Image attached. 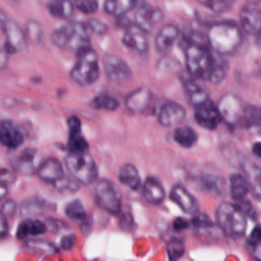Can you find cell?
<instances>
[{"mask_svg": "<svg viewBox=\"0 0 261 261\" xmlns=\"http://www.w3.org/2000/svg\"><path fill=\"white\" fill-rule=\"evenodd\" d=\"M208 46L218 55L234 52L242 43L241 29L231 22H218L209 28L207 34Z\"/></svg>", "mask_w": 261, "mask_h": 261, "instance_id": "1", "label": "cell"}, {"mask_svg": "<svg viewBox=\"0 0 261 261\" xmlns=\"http://www.w3.org/2000/svg\"><path fill=\"white\" fill-rule=\"evenodd\" d=\"M90 35L91 33L85 22L70 21L54 30L51 40L60 49L79 52L90 47Z\"/></svg>", "mask_w": 261, "mask_h": 261, "instance_id": "2", "label": "cell"}, {"mask_svg": "<svg viewBox=\"0 0 261 261\" xmlns=\"http://www.w3.org/2000/svg\"><path fill=\"white\" fill-rule=\"evenodd\" d=\"M100 75L98 55L94 49L87 47L76 52V59L70 71L71 80L83 87L96 83Z\"/></svg>", "mask_w": 261, "mask_h": 261, "instance_id": "3", "label": "cell"}, {"mask_svg": "<svg viewBox=\"0 0 261 261\" xmlns=\"http://www.w3.org/2000/svg\"><path fill=\"white\" fill-rule=\"evenodd\" d=\"M215 217L218 227L226 236L238 238L245 233L247 217L234 203H221L215 211Z\"/></svg>", "mask_w": 261, "mask_h": 261, "instance_id": "4", "label": "cell"}, {"mask_svg": "<svg viewBox=\"0 0 261 261\" xmlns=\"http://www.w3.org/2000/svg\"><path fill=\"white\" fill-rule=\"evenodd\" d=\"M64 163L73 178L83 185L92 184L97 178V166L88 151L68 152L64 157Z\"/></svg>", "mask_w": 261, "mask_h": 261, "instance_id": "5", "label": "cell"}, {"mask_svg": "<svg viewBox=\"0 0 261 261\" xmlns=\"http://www.w3.org/2000/svg\"><path fill=\"white\" fill-rule=\"evenodd\" d=\"M185 56L187 69L192 76L209 80L213 64V54L210 53L206 46L188 44L185 49Z\"/></svg>", "mask_w": 261, "mask_h": 261, "instance_id": "6", "label": "cell"}, {"mask_svg": "<svg viewBox=\"0 0 261 261\" xmlns=\"http://www.w3.org/2000/svg\"><path fill=\"white\" fill-rule=\"evenodd\" d=\"M97 204L111 214L121 212V196L114 184L108 179L98 181L95 189Z\"/></svg>", "mask_w": 261, "mask_h": 261, "instance_id": "7", "label": "cell"}, {"mask_svg": "<svg viewBox=\"0 0 261 261\" xmlns=\"http://www.w3.org/2000/svg\"><path fill=\"white\" fill-rule=\"evenodd\" d=\"M102 62L107 79L113 83L125 82L133 76L126 61L117 55L106 54Z\"/></svg>", "mask_w": 261, "mask_h": 261, "instance_id": "8", "label": "cell"}, {"mask_svg": "<svg viewBox=\"0 0 261 261\" xmlns=\"http://www.w3.org/2000/svg\"><path fill=\"white\" fill-rule=\"evenodd\" d=\"M0 25L6 37V42L3 48L5 52L9 55L17 51L23 50L27 44V37L24 31L15 21L9 18Z\"/></svg>", "mask_w": 261, "mask_h": 261, "instance_id": "9", "label": "cell"}, {"mask_svg": "<svg viewBox=\"0 0 261 261\" xmlns=\"http://www.w3.org/2000/svg\"><path fill=\"white\" fill-rule=\"evenodd\" d=\"M221 116L228 124H236L242 119L244 108L242 101L232 94L224 95L216 105Z\"/></svg>", "mask_w": 261, "mask_h": 261, "instance_id": "10", "label": "cell"}, {"mask_svg": "<svg viewBox=\"0 0 261 261\" xmlns=\"http://www.w3.org/2000/svg\"><path fill=\"white\" fill-rule=\"evenodd\" d=\"M195 119L200 126L209 130L215 129L222 120L217 106L210 99L195 107Z\"/></svg>", "mask_w": 261, "mask_h": 261, "instance_id": "11", "label": "cell"}, {"mask_svg": "<svg viewBox=\"0 0 261 261\" xmlns=\"http://www.w3.org/2000/svg\"><path fill=\"white\" fill-rule=\"evenodd\" d=\"M242 29L253 36L261 32V8L254 2L246 3L240 11Z\"/></svg>", "mask_w": 261, "mask_h": 261, "instance_id": "12", "label": "cell"}, {"mask_svg": "<svg viewBox=\"0 0 261 261\" xmlns=\"http://www.w3.org/2000/svg\"><path fill=\"white\" fill-rule=\"evenodd\" d=\"M185 117V107L175 101L165 102L158 112V122L165 127L178 125Z\"/></svg>", "mask_w": 261, "mask_h": 261, "instance_id": "13", "label": "cell"}, {"mask_svg": "<svg viewBox=\"0 0 261 261\" xmlns=\"http://www.w3.org/2000/svg\"><path fill=\"white\" fill-rule=\"evenodd\" d=\"M68 124V152H86L89 150V144L82 134V122L76 115H71L67 119Z\"/></svg>", "mask_w": 261, "mask_h": 261, "instance_id": "14", "label": "cell"}, {"mask_svg": "<svg viewBox=\"0 0 261 261\" xmlns=\"http://www.w3.org/2000/svg\"><path fill=\"white\" fill-rule=\"evenodd\" d=\"M162 18L163 13L158 7L145 4L136 10L135 24L143 32L147 33L152 31L154 25Z\"/></svg>", "mask_w": 261, "mask_h": 261, "instance_id": "15", "label": "cell"}, {"mask_svg": "<svg viewBox=\"0 0 261 261\" xmlns=\"http://www.w3.org/2000/svg\"><path fill=\"white\" fill-rule=\"evenodd\" d=\"M169 197L171 201L188 214L194 215L199 211V203L197 199L181 185H174L170 190Z\"/></svg>", "mask_w": 261, "mask_h": 261, "instance_id": "16", "label": "cell"}, {"mask_svg": "<svg viewBox=\"0 0 261 261\" xmlns=\"http://www.w3.org/2000/svg\"><path fill=\"white\" fill-rule=\"evenodd\" d=\"M38 176L53 185L57 184L64 177V170L61 162L54 157H49L42 161L37 168Z\"/></svg>", "mask_w": 261, "mask_h": 261, "instance_id": "17", "label": "cell"}, {"mask_svg": "<svg viewBox=\"0 0 261 261\" xmlns=\"http://www.w3.org/2000/svg\"><path fill=\"white\" fill-rule=\"evenodd\" d=\"M24 141L23 134L11 120L0 121V144L8 149H16Z\"/></svg>", "mask_w": 261, "mask_h": 261, "instance_id": "18", "label": "cell"}, {"mask_svg": "<svg viewBox=\"0 0 261 261\" xmlns=\"http://www.w3.org/2000/svg\"><path fill=\"white\" fill-rule=\"evenodd\" d=\"M152 100V91L148 88H140L127 95L125 98V106L132 112L142 113L149 108Z\"/></svg>", "mask_w": 261, "mask_h": 261, "instance_id": "19", "label": "cell"}, {"mask_svg": "<svg viewBox=\"0 0 261 261\" xmlns=\"http://www.w3.org/2000/svg\"><path fill=\"white\" fill-rule=\"evenodd\" d=\"M122 43L127 48L138 53H145L148 50V40L146 33L139 29L136 24H132L125 30V33L122 37Z\"/></svg>", "mask_w": 261, "mask_h": 261, "instance_id": "20", "label": "cell"}, {"mask_svg": "<svg viewBox=\"0 0 261 261\" xmlns=\"http://www.w3.org/2000/svg\"><path fill=\"white\" fill-rule=\"evenodd\" d=\"M142 191L145 199L151 204H160L166 196L161 181L154 176H148L142 182Z\"/></svg>", "mask_w": 261, "mask_h": 261, "instance_id": "21", "label": "cell"}, {"mask_svg": "<svg viewBox=\"0 0 261 261\" xmlns=\"http://www.w3.org/2000/svg\"><path fill=\"white\" fill-rule=\"evenodd\" d=\"M179 36V30L174 24L163 25L156 35L155 47L158 52H166L169 50Z\"/></svg>", "mask_w": 261, "mask_h": 261, "instance_id": "22", "label": "cell"}, {"mask_svg": "<svg viewBox=\"0 0 261 261\" xmlns=\"http://www.w3.org/2000/svg\"><path fill=\"white\" fill-rule=\"evenodd\" d=\"M37 151L32 148H27L21 151L15 158L13 163L14 169L19 173H33L37 171L38 166H36Z\"/></svg>", "mask_w": 261, "mask_h": 261, "instance_id": "23", "label": "cell"}, {"mask_svg": "<svg viewBox=\"0 0 261 261\" xmlns=\"http://www.w3.org/2000/svg\"><path fill=\"white\" fill-rule=\"evenodd\" d=\"M47 230V225L35 218H25L23 219L17 226L16 230V237L17 239H25L28 237H37L40 234H43Z\"/></svg>", "mask_w": 261, "mask_h": 261, "instance_id": "24", "label": "cell"}, {"mask_svg": "<svg viewBox=\"0 0 261 261\" xmlns=\"http://www.w3.org/2000/svg\"><path fill=\"white\" fill-rule=\"evenodd\" d=\"M250 188L251 184L245 175L241 173H233L230 175L229 190L234 202L246 199L247 195L250 193Z\"/></svg>", "mask_w": 261, "mask_h": 261, "instance_id": "25", "label": "cell"}, {"mask_svg": "<svg viewBox=\"0 0 261 261\" xmlns=\"http://www.w3.org/2000/svg\"><path fill=\"white\" fill-rule=\"evenodd\" d=\"M118 179L122 185L126 186L133 191H136L142 187L140 173L136 166L130 163H125L119 168Z\"/></svg>", "mask_w": 261, "mask_h": 261, "instance_id": "26", "label": "cell"}, {"mask_svg": "<svg viewBox=\"0 0 261 261\" xmlns=\"http://www.w3.org/2000/svg\"><path fill=\"white\" fill-rule=\"evenodd\" d=\"M185 93L194 107L206 102L209 97L204 88H202L198 83L193 80H186L184 83Z\"/></svg>", "mask_w": 261, "mask_h": 261, "instance_id": "27", "label": "cell"}, {"mask_svg": "<svg viewBox=\"0 0 261 261\" xmlns=\"http://www.w3.org/2000/svg\"><path fill=\"white\" fill-rule=\"evenodd\" d=\"M173 139L182 148H192L198 141V135L191 126L181 125L174 129Z\"/></svg>", "mask_w": 261, "mask_h": 261, "instance_id": "28", "label": "cell"}, {"mask_svg": "<svg viewBox=\"0 0 261 261\" xmlns=\"http://www.w3.org/2000/svg\"><path fill=\"white\" fill-rule=\"evenodd\" d=\"M48 11L57 18H68L73 13V3L67 0L51 1L47 5Z\"/></svg>", "mask_w": 261, "mask_h": 261, "instance_id": "29", "label": "cell"}, {"mask_svg": "<svg viewBox=\"0 0 261 261\" xmlns=\"http://www.w3.org/2000/svg\"><path fill=\"white\" fill-rule=\"evenodd\" d=\"M135 5L134 1L130 0H108L104 3V10L117 17L124 15Z\"/></svg>", "mask_w": 261, "mask_h": 261, "instance_id": "30", "label": "cell"}, {"mask_svg": "<svg viewBox=\"0 0 261 261\" xmlns=\"http://www.w3.org/2000/svg\"><path fill=\"white\" fill-rule=\"evenodd\" d=\"M50 208V204L47 203L44 199L34 197L24 201L21 205V214L22 215H32V214H40L43 211Z\"/></svg>", "mask_w": 261, "mask_h": 261, "instance_id": "31", "label": "cell"}, {"mask_svg": "<svg viewBox=\"0 0 261 261\" xmlns=\"http://www.w3.org/2000/svg\"><path fill=\"white\" fill-rule=\"evenodd\" d=\"M91 107L95 109H103V110H108V111H113L118 108L119 102L117 99L109 94L106 93H101L97 96H95L91 102H90Z\"/></svg>", "mask_w": 261, "mask_h": 261, "instance_id": "32", "label": "cell"}, {"mask_svg": "<svg viewBox=\"0 0 261 261\" xmlns=\"http://www.w3.org/2000/svg\"><path fill=\"white\" fill-rule=\"evenodd\" d=\"M202 184L208 192L214 195H222L225 192V182L218 175L205 174L202 177Z\"/></svg>", "mask_w": 261, "mask_h": 261, "instance_id": "33", "label": "cell"}, {"mask_svg": "<svg viewBox=\"0 0 261 261\" xmlns=\"http://www.w3.org/2000/svg\"><path fill=\"white\" fill-rule=\"evenodd\" d=\"M242 119L247 127H261V107L253 105L245 107Z\"/></svg>", "mask_w": 261, "mask_h": 261, "instance_id": "34", "label": "cell"}, {"mask_svg": "<svg viewBox=\"0 0 261 261\" xmlns=\"http://www.w3.org/2000/svg\"><path fill=\"white\" fill-rule=\"evenodd\" d=\"M226 69H227V64L225 60L213 55V64H212L209 81L213 84H220L226 75Z\"/></svg>", "mask_w": 261, "mask_h": 261, "instance_id": "35", "label": "cell"}, {"mask_svg": "<svg viewBox=\"0 0 261 261\" xmlns=\"http://www.w3.org/2000/svg\"><path fill=\"white\" fill-rule=\"evenodd\" d=\"M64 212L68 218L74 220H85L87 218V212L83 203L80 200H72L64 208Z\"/></svg>", "mask_w": 261, "mask_h": 261, "instance_id": "36", "label": "cell"}, {"mask_svg": "<svg viewBox=\"0 0 261 261\" xmlns=\"http://www.w3.org/2000/svg\"><path fill=\"white\" fill-rule=\"evenodd\" d=\"M166 251L169 261H177L185 253V245L181 239L172 238L166 244Z\"/></svg>", "mask_w": 261, "mask_h": 261, "instance_id": "37", "label": "cell"}, {"mask_svg": "<svg viewBox=\"0 0 261 261\" xmlns=\"http://www.w3.org/2000/svg\"><path fill=\"white\" fill-rule=\"evenodd\" d=\"M25 37L35 41V42H39L42 38V28L41 24L39 22H37L36 20H31L27 23L25 27Z\"/></svg>", "mask_w": 261, "mask_h": 261, "instance_id": "38", "label": "cell"}, {"mask_svg": "<svg viewBox=\"0 0 261 261\" xmlns=\"http://www.w3.org/2000/svg\"><path fill=\"white\" fill-rule=\"evenodd\" d=\"M74 5L85 14H93L98 9V3L94 0H77L74 2Z\"/></svg>", "mask_w": 261, "mask_h": 261, "instance_id": "39", "label": "cell"}, {"mask_svg": "<svg viewBox=\"0 0 261 261\" xmlns=\"http://www.w3.org/2000/svg\"><path fill=\"white\" fill-rule=\"evenodd\" d=\"M86 25L88 27L90 33H94V34H97V35H103L107 32V24L100 20V19H97V18H90L89 20H87L86 22Z\"/></svg>", "mask_w": 261, "mask_h": 261, "instance_id": "40", "label": "cell"}, {"mask_svg": "<svg viewBox=\"0 0 261 261\" xmlns=\"http://www.w3.org/2000/svg\"><path fill=\"white\" fill-rule=\"evenodd\" d=\"M192 224L200 228L201 227L207 228V227L213 226V222L210 219V217L205 213H201V212H197L196 214H194L192 219Z\"/></svg>", "mask_w": 261, "mask_h": 261, "instance_id": "41", "label": "cell"}, {"mask_svg": "<svg viewBox=\"0 0 261 261\" xmlns=\"http://www.w3.org/2000/svg\"><path fill=\"white\" fill-rule=\"evenodd\" d=\"M201 3L207 7H209L214 12H223L231 5L230 2L227 1H201Z\"/></svg>", "mask_w": 261, "mask_h": 261, "instance_id": "42", "label": "cell"}, {"mask_svg": "<svg viewBox=\"0 0 261 261\" xmlns=\"http://www.w3.org/2000/svg\"><path fill=\"white\" fill-rule=\"evenodd\" d=\"M248 242L253 248L261 246V225H256L252 229Z\"/></svg>", "mask_w": 261, "mask_h": 261, "instance_id": "43", "label": "cell"}, {"mask_svg": "<svg viewBox=\"0 0 261 261\" xmlns=\"http://www.w3.org/2000/svg\"><path fill=\"white\" fill-rule=\"evenodd\" d=\"M55 186H56L57 189L65 191V192H67V191L74 192V191L77 190V185L74 181H71L70 179L65 178V176L60 181L55 184Z\"/></svg>", "mask_w": 261, "mask_h": 261, "instance_id": "44", "label": "cell"}, {"mask_svg": "<svg viewBox=\"0 0 261 261\" xmlns=\"http://www.w3.org/2000/svg\"><path fill=\"white\" fill-rule=\"evenodd\" d=\"M250 193L253 195V197L259 201H261V178L253 180L250 182Z\"/></svg>", "mask_w": 261, "mask_h": 261, "instance_id": "45", "label": "cell"}, {"mask_svg": "<svg viewBox=\"0 0 261 261\" xmlns=\"http://www.w3.org/2000/svg\"><path fill=\"white\" fill-rule=\"evenodd\" d=\"M189 226H190V222L182 217H177L173 221V228L175 230H182L188 228Z\"/></svg>", "mask_w": 261, "mask_h": 261, "instance_id": "46", "label": "cell"}, {"mask_svg": "<svg viewBox=\"0 0 261 261\" xmlns=\"http://www.w3.org/2000/svg\"><path fill=\"white\" fill-rule=\"evenodd\" d=\"M74 240L75 237L73 234H66L61 239L60 245L63 249H70L74 244Z\"/></svg>", "mask_w": 261, "mask_h": 261, "instance_id": "47", "label": "cell"}, {"mask_svg": "<svg viewBox=\"0 0 261 261\" xmlns=\"http://www.w3.org/2000/svg\"><path fill=\"white\" fill-rule=\"evenodd\" d=\"M8 178L4 177L2 175V173H0V200H2L8 193V188H7V184H8Z\"/></svg>", "mask_w": 261, "mask_h": 261, "instance_id": "48", "label": "cell"}, {"mask_svg": "<svg viewBox=\"0 0 261 261\" xmlns=\"http://www.w3.org/2000/svg\"><path fill=\"white\" fill-rule=\"evenodd\" d=\"M8 229V223L6 216L3 214V212L0 210V238L4 237Z\"/></svg>", "mask_w": 261, "mask_h": 261, "instance_id": "49", "label": "cell"}, {"mask_svg": "<svg viewBox=\"0 0 261 261\" xmlns=\"http://www.w3.org/2000/svg\"><path fill=\"white\" fill-rule=\"evenodd\" d=\"M132 225H133V219H132L130 215L124 214L120 219V227L124 230H129Z\"/></svg>", "mask_w": 261, "mask_h": 261, "instance_id": "50", "label": "cell"}, {"mask_svg": "<svg viewBox=\"0 0 261 261\" xmlns=\"http://www.w3.org/2000/svg\"><path fill=\"white\" fill-rule=\"evenodd\" d=\"M3 212V214L6 216L7 214L8 215H13L14 214V211H15V203L12 202V201H8L6 202L4 205H3V208L1 210Z\"/></svg>", "mask_w": 261, "mask_h": 261, "instance_id": "51", "label": "cell"}, {"mask_svg": "<svg viewBox=\"0 0 261 261\" xmlns=\"http://www.w3.org/2000/svg\"><path fill=\"white\" fill-rule=\"evenodd\" d=\"M8 62V54L5 52V50H0V70L3 69Z\"/></svg>", "mask_w": 261, "mask_h": 261, "instance_id": "52", "label": "cell"}, {"mask_svg": "<svg viewBox=\"0 0 261 261\" xmlns=\"http://www.w3.org/2000/svg\"><path fill=\"white\" fill-rule=\"evenodd\" d=\"M252 152L254 153V155H256L257 157L261 158V142H257V143H255L253 145Z\"/></svg>", "mask_w": 261, "mask_h": 261, "instance_id": "53", "label": "cell"}, {"mask_svg": "<svg viewBox=\"0 0 261 261\" xmlns=\"http://www.w3.org/2000/svg\"><path fill=\"white\" fill-rule=\"evenodd\" d=\"M8 19L5 11L2 9V7H0V24L3 23L4 21H6Z\"/></svg>", "mask_w": 261, "mask_h": 261, "instance_id": "54", "label": "cell"}, {"mask_svg": "<svg viewBox=\"0 0 261 261\" xmlns=\"http://www.w3.org/2000/svg\"><path fill=\"white\" fill-rule=\"evenodd\" d=\"M255 256L258 260L261 261V246H258V247H255Z\"/></svg>", "mask_w": 261, "mask_h": 261, "instance_id": "55", "label": "cell"}, {"mask_svg": "<svg viewBox=\"0 0 261 261\" xmlns=\"http://www.w3.org/2000/svg\"><path fill=\"white\" fill-rule=\"evenodd\" d=\"M255 38H256V45L261 50V32L259 34H257L255 36Z\"/></svg>", "mask_w": 261, "mask_h": 261, "instance_id": "56", "label": "cell"}]
</instances>
